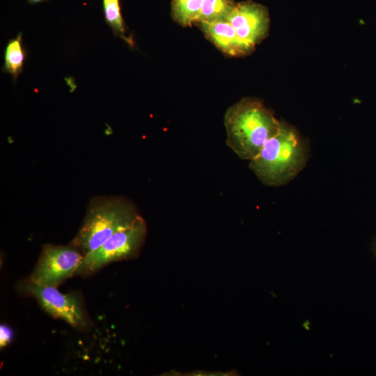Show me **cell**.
<instances>
[{
  "instance_id": "1",
  "label": "cell",
  "mask_w": 376,
  "mask_h": 376,
  "mask_svg": "<svg viewBox=\"0 0 376 376\" xmlns=\"http://www.w3.org/2000/svg\"><path fill=\"white\" fill-rule=\"evenodd\" d=\"M281 121L259 100L244 97L226 110V146L243 160H252L279 130Z\"/></svg>"
},
{
  "instance_id": "2",
  "label": "cell",
  "mask_w": 376,
  "mask_h": 376,
  "mask_svg": "<svg viewBox=\"0 0 376 376\" xmlns=\"http://www.w3.org/2000/svg\"><path fill=\"white\" fill-rule=\"evenodd\" d=\"M308 148L297 130L281 121L278 132L250 161L249 168L265 185L279 187L292 180L306 166Z\"/></svg>"
},
{
  "instance_id": "3",
  "label": "cell",
  "mask_w": 376,
  "mask_h": 376,
  "mask_svg": "<svg viewBox=\"0 0 376 376\" xmlns=\"http://www.w3.org/2000/svg\"><path fill=\"white\" fill-rule=\"evenodd\" d=\"M140 216L136 205L125 198L96 197L91 200L83 224L70 244L84 256L130 226Z\"/></svg>"
},
{
  "instance_id": "4",
  "label": "cell",
  "mask_w": 376,
  "mask_h": 376,
  "mask_svg": "<svg viewBox=\"0 0 376 376\" xmlns=\"http://www.w3.org/2000/svg\"><path fill=\"white\" fill-rule=\"evenodd\" d=\"M146 234V222L140 216L130 226L115 233L100 246L84 255L76 274H92L111 263L137 257Z\"/></svg>"
},
{
  "instance_id": "5",
  "label": "cell",
  "mask_w": 376,
  "mask_h": 376,
  "mask_svg": "<svg viewBox=\"0 0 376 376\" xmlns=\"http://www.w3.org/2000/svg\"><path fill=\"white\" fill-rule=\"evenodd\" d=\"M83 258L82 253L71 244H45L29 280L38 285L57 287L77 273Z\"/></svg>"
},
{
  "instance_id": "6",
  "label": "cell",
  "mask_w": 376,
  "mask_h": 376,
  "mask_svg": "<svg viewBox=\"0 0 376 376\" xmlns=\"http://www.w3.org/2000/svg\"><path fill=\"white\" fill-rule=\"evenodd\" d=\"M20 288L34 297L42 308L54 318H61L75 328L88 326V316L77 296L63 294L56 287L38 285L29 279L20 283Z\"/></svg>"
},
{
  "instance_id": "7",
  "label": "cell",
  "mask_w": 376,
  "mask_h": 376,
  "mask_svg": "<svg viewBox=\"0 0 376 376\" xmlns=\"http://www.w3.org/2000/svg\"><path fill=\"white\" fill-rule=\"evenodd\" d=\"M226 20L234 27L240 40L253 52L269 33L268 9L252 1L237 3Z\"/></svg>"
},
{
  "instance_id": "8",
  "label": "cell",
  "mask_w": 376,
  "mask_h": 376,
  "mask_svg": "<svg viewBox=\"0 0 376 376\" xmlns=\"http://www.w3.org/2000/svg\"><path fill=\"white\" fill-rule=\"evenodd\" d=\"M205 37L224 54L241 57L253 52L238 38L235 29L227 20L196 23Z\"/></svg>"
},
{
  "instance_id": "9",
  "label": "cell",
  "mask_w": 376,
  "mask_h": 376,
  "mask_svg": "<svg viewBox=\"0 0 376 376\" xmlns=\"http://www.w3.org/2000/svg\"><path fill=\"white\" fill-rule=\"evenodd\" d=\"M26 52L22 46V33L10 40L4 51L3 72L10 74L15 81L23 70Z\"/></svg>"
},
{
  "instance_id": "10",
  "label": "cell",
  "mask_w": 376,
  "mask_h": 376,
  "mask_svg": "<svg viewBox=\"0 0 376 376\" xmlns=\"http://www.w3.org/2000/svg\"><path fill=\"white\" fill-rule=\"evenodd\" d=\"M203 0H172L171 16L182 26L196 23L200 15Z\"/></svg>"
},
{
  "instance_id": "11",
  "label": "cell",
  "mask_w": 376,
  "mask_h": 376,
  "mask_svg": "<svg viewBox=\"0 0 376 376\" xmlns=\"http://www.w3.org/2000/svg\"><path fill=\"white\" fill-rule=\"evenodd\" d=\"M236 3L234 0H203L201 10L196 23L226 20Z\"/></svg>"
},
{
  "instance_id": "12",
  "label": "cell",
  "mask_w": 376,
  "mask_h": 376,
  "mask_svg": "<svg viewBox=\"0 0 376 376\" xmlns=\"http://www.w3.org/2000/svg\"><path fill=\"white\" fill-rule=\"evenodd\" d=\"M102 7L104 20L111 28L115 36L132 45V40L125 34V27L120 12L119 0H102Z\"/></svg>"
},
{
  "instance_id": "13",
  "label": "cell",
  "mask_w": 376,
  "mask_h": 376,
  "mask_svg": "<svg viewBox=\"0 0 376 376\" xmlns=\"http://www.w3.org/2000/svg\"><path fill=\"white\" fill-rule=\"evenodd\" d=\"M13 338V332L10 328L6 325H1L0 327V345L1 347L6 346Z\"/></svg>"
},
{
  "instance_id": "14",
  "label": "cell",
  "mask_w": 376,
  "mask_h": 376,
  "mask_svg": "<svg viewBox=\"0 0 376 376\" xmlns=\"http://www.w3.org/2000/svg\"><path fill=\"white\" fill-rule=\"evenodd\" d=\"M26 1L30 4H36V3H42L48 0H26Z\"/></svg>"
},
{
  "instance_id": "15",
  "label": "cell",
  "mask_w": 376,
  "mask_h": 376,
  "mask_svg": "<svg viewBox=\"0 0 376 376\" xmlns=\"http://www.w3.org/2000/svg\"><path fill=\"white\" fill-rule=\"evenodd\" d=\"M372 252L373 256L376 257V240L372 244Z\"/></svg>"
}]
</instances>
